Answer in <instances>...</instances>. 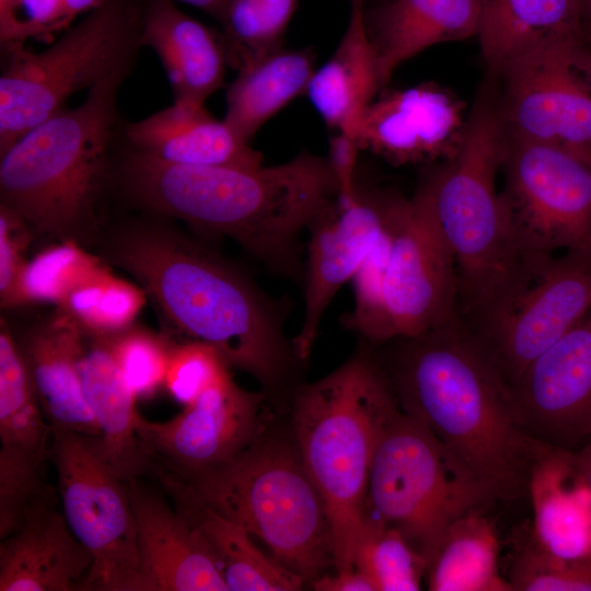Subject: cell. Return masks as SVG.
Instances as JSON below:
<instances>
[{
    "instance_id": "obj_35",
    "label": "cell",
    "mask_w": 591,
    "mask_h": 591,
    "mask_svg": "<svg viewBox=\"0 0 591 591\" xmlns=\"http://www.w3.org/2000/svg\"><path fill=\"white\" fill-rule=\"evenodd\" d=\"M355 569L363 572L375 591H417L427 563L394 528L364 515L357 542Z\"/></svg>"
},
{
    "instance_id": "obj_22",
    "label": "cell",
    "mask_w": 591,
    "mask_h": 591,
    "mask_svg": "<svg viewBox=\"0 0 591 591\" xmlns=\"http://www.w3.org/2000/svg\"><path fill=\"white\" fill-rule=\"evenodd\" d=\"M528 496L531 532L547 553L569 560L591 559V485L575 450L542 442L531 466Z\"/></svg>"
},
{
    "instance_id": "obj_3",
    "label": "cell",
    "mask_w": 591,
    "mask_h": 591,
    "mask_svg": "<svg viewBox=\"0 0 591 591\" xmlns=\"http://www.w3.org/2000/svg\"><path fill=\"white\" fill-rule=\"evenodd\" d=\"M155 218L115 229L103 247L107 260L132 275L187 340L212 347L265 390L282 389L299 358L276 304L232 264Z\"/></svg>"
},
{
    "instance_id": "obj_2",
    "label": "cell",
    "mask_w": 591,
    "mask_h": 591,
    "mask_svg": "<svg viewBox=\"0 0 591 591\" xmlns=\"http://www.w3.org/2000/svg\"><path fill=\"white\" fill-rule=\"evenodd\" d=\"M390 343L381 362L402 410L421 421L494 502L528 496L542 441L522 426L511 386L472 329L456 315Z\"/></svg>"
},
{
    "instance_id": "obj_27",
    "label": "cell",
    "mask_w": 591,
    "mask_h": 591,
    "mask_svg": "<svg viewBox=\"0 0 591 591\" xmlns=\"http://www.w3.org/2000/svg\"><path fill=\"white\" fill-rule=\"evenodd\" d=\"M381 90L364 2L350 0L346 31L331 58L315 69L306 94L329 129L352 139L364 108Z\"/></svg>"
},
{
    "instance_id": "obj_17",
    "label": "cell",
    "mask_w": 591,
    "mask_h": 591,
    "mask_svg": "<svg viewBox=\"0 0 591 591\" xmlns=\"http://www.w3.org/2000/svg\"><path fill=\"white\" fill-rule=\"evenodd\" d=\"M524 429L576 450L591 430V310L537 357L511 387Z\"/></svg>"
},
{
    "instance_id": "obj_21",
    "label": "cell",
    "mask_w": 591,
    "mask_h": 591,
    "mask_svg": "<svg viewBox=\"0 0 591 591\" xmlns=\"http://www.w3.org/2000/svg\"><path fill=\"white\" fill-rule=\"evenodd\" d=\"M83 337L73 318L57 308L16 340L53 432L99 437L82 386Z\"/></svg>"
},
{
    "instance_id": "obj_46",
    "label": "cell",
    "mask_w": 591,
    "mask_h": 591,
    "mask_svg": "<svg viewBox=\"0 0 591 591\" xmlns=\"http://www.w3.org/2000/svg\"><path fill=\"white\" fill-rule=\"evenodd\" d=\"M572 59L591 89V47L580 44L575 45L572 47Z\"/></svg>"
},
{
    "instance_id": "obj_40",
    "label": "cell",
    "mask_w": 591,
    "mask_h": 591,
    "mask_svg": "<svg viewBox=\"0 0 591 591\" xmlns=\"http://www.w3.org/2000/svg\"><path fill=\"white\" fill-rule=\"evenodd\" d=\"M230 367L212 347L196 340L172 346L164 386L183 405L230 375Z\"/></svg>"
},
{
    "instance_id": "obj_12",
    "label": "cell",
    "mask_w": 591,
    "mask_h": 591,
    "mask_svg": "<svg viewBox=\"0 0 591 591\" xmlns=\"http://www.w3.org/2000/svg\"><path fill=\"white\" fill-rule=\"evenodd\" d=\"M500 170L501 195L525 255L591 254V160L507 134Z\"/></svg>"
},
{
    "instance_id": "obj_7",
    "label": "cell",
    "mask_w": 591,
    "mask_h": 591,
    "mask_svg": "<svg viewBox=\"0 0 591 591\" xmlns=\"http://www.w3.org/2000/svg\"><path fill=\"white\" fill-rule=\"evenodd\" d=\"M173 478L259 538L306 582L334 565L327 512L294 440L259 433L229 462L187 479Z\"/></svg>"
},
{
    "instance_id": "obj_45",
    "label": "cell",
    "mask_w": 591,
    "mask_h": 591,
    "mask_svg": "<svg viewBox=\"0 0 591 591\" xmlns=\"http://www.w3.org/2000/svg\"><path fill=\"white\" fill-rule=\"evenodd\" d=\"M580 45L591 47V0H578Z\"/></svg>"
},
{
    "instance_id": "obj_18",
    "label": "cell",
    "mask_w": 591,
    "mask_h": 591,
    "mask_svg": "<svg viewBox=\"0 0 591 591\" xmlns=\"http://www.w3.org/2000/svg\"><path fill=\"white\" fill-rule=\"evenodd\" d=\"M364 108L352 139L393 165L445 162L467 126L464 104L437 83L380 91Z\"/></svg>"
},
{
    "instance_id": "obj_28",
    "label": "cell",
    "mask_w": 591,
    "mask_h": 591,
    "mask_svg": "<svg viewBox=\"0 0 591 591\" xmlns=\"http://www.w3.org/2000/svg\"><path fill=\"white\" fill-rule=\"evenodd\" d=\"M88 405L97 422L101 447L125 479L152 474L137 433L134 391L115 363L106 336L91 337L80 364Z\"/></svg>"
},
{
    "instance_id": "obj_24",
    "label": "cell",
    "mask_w": 591,
    "mask_h": 591,
    "mask_svg": "<svg viewBox=\"0 0 591 591\" xmlns=\"http://www.w3.org/2000/svg\"><path fill=\"white\" fill-rule=\"evenodd\" d=\"M92 563L62 510L51 506L0 541V591L85 590Z\"/></svg>"
},
{
    "instance_id": "obj_5",
    "label": "cell",
    "mask_w": 591,
    "mask_h": 591,
    "mask_svg": "<svg viewBox=\"0 0 591 591\" xmlns=\"http://www.w3.org/2000/svg\"><path fill=\"white\" fill-rule=\"evenodd\" d=\"M399 410L381 360L364 349L294 393L293 440L327 512L336 571L355 570L373 455Z\"/></svg>"
},
{
    "instance_id": "obj_20",
    "label": "cell",
    "mask_w": 591,
    "mask_h": 591,
    "mask_svg": "<svg viewBox=\"0 0 591 591\" xmlns=\"http://www.w3.org/2000/svg\"><path fill=\"white\" fill-rule=\"evenodd\" d=\"M485 0H385L364 8L381 89L425 49L478 36Z\"/></svg>"
},
{
    "instance_id": "obj_16",
    "label": "cell",
    "mask_w": 591,
    "mask_h": 591,
    "mask_svg": "<svg viewBox=\"0 0 591 591\" xmlns=\"http://www.w3.org/2000/svg\"><path fill=\"white\" fill-rule=\"evenodd\" d=\"M398 196L358 184L337 195L309 228L304 273V315L292 344L300 360L309 357L326 309L385 231Z\"/></svg>"
},
{
    "instance_id": "obj_25",
    "label": "cell",
    "mask_w": 591,
    "mask_h": 591,
    "mask_svg": "<svg viewBox=\"0 0 591 591\" xmlns=\"http://www.w3.org/2000/svg\"><path fill=\"white\" fill-rule=\"evenodd\" d=\"M141 44L159 57L174 102L205 104L223 85L229 66L221 33L175 2L146 0Z\"/></svg>"
},
{
    "instance_id": "obj_33",
    "label": "cell",
    "mask_w": 591,
    "mask_h": 591,
    "mask_svg": "<svg viewBox=\"0 0 591 591\" xmlns=\"http://www.w3.org/2000/svg\"><path fill=\"white\" fill-rule=\"evenodd\" d=\"M298 0H229L219 21L228 66L241 70L280 49Z\"/></svg>"
},
{
    "instance_id": "obj_41",
    "label": "cell",
    "mask_w": 591,
    "mask_h": 591,
    "mask_svg": "<svg viewBox=\"0 0 591 591\" xmlns=\"http://www.w3.org/2000/svg\"><path fill=\"white\" fill-rule=\"evenodd\" d=\"M69 28L63 0H4L0 3V43L27 39L53 42L56 34Z\"/></svg>"
},
{
    "instance_id": "obj_38",
    "label": "cell",
    "mask_w": 591,
    "mask_h": 591,
    "mask_svg": "<svg viewBox=\"0 0 591 591\" xmlns=\"http://www.w3.org/2000/svg\"><path fill=\"white\" fill-rule=\"evenodd\" d=\"M508 580L513 591H591V559L554 556L522 525L511 538Z\"/></svg>"
},
{
    "instance_id": "obj_4",
    "label": "cell",
    "mask_w": 591,
    "mask_h": 591,
    "mask_svg": "<svg viewBox=\"0 0 591 591\" xmlns=\"http://www.w3.org/2000/svg\"><path fill=\"white\" fill-rule=\"evenodd\" d=\"M118 72L36 125L0 154V201L33 233L61 241L90 230L125 142Z\"/></svg>"
},
{
    "instance_id": "obj_37",
    "label": "cell",
    "mask_w": 591,
    "mask_h": 591,
    "mask_svg": "<svg viewBox=\"0 0 591 591\" xmlns=\"http://www.w3.org/2000/svg\"><path fill=\"white\" fill-rule=\"evenodd\" d=\"M45 466L21 451L0 447V541L38 511L59 503Z\"/></svg>"
},
{
    "instance_id": "obj_1",
    "label": "cell",
    "mask_w": 591,
    "mask_h": 591,
    "mask_svg": "<svg viewBox=\"0 0 591 591\" xmlns=\"http://www.w3.org/2000/svg\"><path fill=\"white\" fill-rule=\"evenodd\" d=\"M115 187L147 215L228 236L290 278L301 273L300 234L338 195L328 157L304 151L271 166H193L161 161L126 141Z\"/></svg>"
},
{
    "instance_id": "obj_23",
    "label": "cell",
    "mask_w": 591,
    "mask_h": 591,
    "mask_svg": "<svg viewBox=\"0 0 591 591\" xmlns=\"http://www.w3.org/2000/svg\"><path fill=\"white\" fill-rule=\"evenodd\" d=\"M125 140L132 149L161 161L193 166L257 167L263 155L241 140L205 104L179 103L150 116L126 121Z\"/></svg>"
},
{
    "instance_id": "obj_10",
    "label": "cell",
    "mask_w": 591,
    "mask_h": 591,
    "mask_svg": "<svg viewBox=\"0 0 591 591\" xmlns=\"http://www.w3.org/2000/svg\"><path fill=\"white\" fill-rule=\"evenodd\" d=\"M590 310L591 254H530L497 300L472 320H461L512 387Z\"/></svg>"
},
{
    "instance_id": "obj_11",
    "label": "cell",
    "mask_w": 591,
    "mask_h": 591,
    "mask_svg": "<svg viewBox=\"0 0 591 591\" xmlns=\"http://www.w3.org/2000/svg\"><path fill=\"white\" fill-rule=\"evenodd\" d=\"M50 460L65 519L93 559L85 590L140 591L137 526L126 480L99 437L54 432Z\"/></svg>"
},
{
    "instance_id": "obj_49",
    "label": "cell",
    "mask_w": 591,
    "mask_h": 591,
    "mask_svg": "<svg viewBox=\"0 0 591 591\" xmlns=\"http://www.w3.org/2000/svg\"><path fill=\"white\" fill-rule=\"evenodd\" d=\"M589 440H591V430H590V434H589V439H588V441H589Z\"/></svg>"
},
{
    "instance_id": "obj_32",
    "label": "cell",
    "mask_w": 591,
    "mask_h": 591,
    "mask_svg": "<svg viewBox=\"0 0 591 591\" xmlns=\"http://www.w3.org/2000/svg\"><path fill=\"white\" fill-rule=\"evenodd\" d=\"M54 432L46 419L16 338L0 328V442L46 463Z\"/></svg>"
},
{
    "instance_id": "obj_29",
    "label": "cell",
    "mask_w": 591,
    "mask_h": 591,
    "mask_svg": "<svg viewBox=\"0 0 591 591\" xmlns=\"http://www.w3.org/2000/svg\"><path fill=\"white\" fill-rule=\"evenodd\" d=\"M490 78L515 56L540 46L578 44V0H485L477 36Z\"/></svg>"
},
{
    "instance_id": "obj_44",
    "label": "cell",
    "mask_w": 591,
    "mask_h": 591,
    "mask_svg": "<svg viewBox=\"0 0 591 591\" xmlns=\"http://www.w3.org/2000/svg\"><path fill=\"white\" fill-rule=\"evenodd\" d=\"M104 1L105 0H63L65 18L68 26L70 27L80 15L86 14Z\"/></svg>"
},
{
    "instance_id": "obj_34",
    "label": "cell",
    "mask_w": 591,
    "mask_h": 591,
    "mask_svg": "<svg viewBox=\"0 0 591 591\" xmlns=\"http://www.w3.org/2000/svg\"><path fill=\"white\" fill-rule=\"evenodd\" d=\"M146 294L103 265L76 286L57 308L70 315L84 335L112 336L132 326Z\"/></svg>"
},
{
    "instance_id": "obj_39",
    "label": "cell",
    "mask_w": 591,
    "mask_h": 591,
    "mask_svg": "<svg viewBox=\"0 0 591 591\" xmlns=\"http://www.w3.org/2000/svg\"><path fill=\"white\" fill-rule=\"evenodd\" d=\"M106 339L115 363L137 397L152 396L164 385L171 347L162 337L130 326Z\"/></svg>"
},
{
    "instance_id": "obj_47",
    "label": "cell",
    "mask_w": 591,
    "mask_h": 591,
    "mask_svg": "<svg viewBox=\"0 0 591 591\" xmlns=\"http://www.w3.org/2000/svg\"><path fill=\"white\" fill-rule=\"evenodd\" d=\"M173 2H183L195 7L205 13L211 15L218 22L220 21L229 0H171Z\"/></svg>"
},
{
    "instance_id": "obj_19",
    "label": "cell",
    "mask_w": 591,
    "mask_h": 591,
    "mask_svg": "<svg viewBox=\"0 0 591 591\" xmlns=\"http://www.w3.org/2000/svg\"><path fill=\"white\" fill-rule=\"evenodd\" d=\"M139 478L126 486L137 526L140 591H228L199 530Z\"/></svg>"
},
{
    "instance_id": "obj_14",
    "label": "cell",
    "mask_w": 591,
    "mask_h": 591,
    "mask_svg": "<svg viewBox=\"0 0 591 591\" xmlns=\"http://www.w3.org/2000/svg\"><path fill=\"white\" fill-rule=\"evenodd\" d=\"M577 44L529 49L496 74L509 136L566 148L591 160V89L572 59Z\"/></svg>"
},
{
    "instance_id": "obj_31",
    "label": "cell",
    "mask_w": 591,
    "mask_h": 591,
    "mask_svg": "<svg viewBox=\"0 0 591 591\" xmlns=\"http://www.w3.org/2000/svg\"><path fill=\"white\" fill-rule=\"evenodd\" d=\"M484 510L467 512L448 529L427 569L429 590L513 591L500 573V542Z\"/></svg>"
},
{
    "instance_id": "obj_30",
    "label": "cell",
    "mask_w": 591,
    "mask_h": 591,
    "mask_svg": "<svg viewBox=\"0 0 591 591\" xmlns=\"http://www.w3.org/2000/svg\"><path fill=\"white\" fill-rule=\"evenodd\" d=\"M315 71L311 49L280 48L237 71L227 89L223 120L251 143L263 125L302 93Z\"/></svg>"
},
{
    "instance_id": "obj_15",
    "label": "cell",
    "mask_w": 591,
    "mask_h": 591,
    "mask_svg": "<svg viewBox=\"0 0 591 591\" xmlns=\"http://www.w3.org/2000/svg\"><path fill=\"white\" fill-rule=\"evenodd\" d=\"M264 399L265 394L241 387L230 374L170 420L138 415L137 433L152 475L187 479L235 457L259 434Z\"/></svg>"
},
{
    "instance_id": "obj_48",
    "label": "cell",
    "mask_w": 591,
    "mask_h": 591,
    "mask_svg": "<svg viewBox=\"0 0 591 591\" xmlns=\"http://www.w3.org/2000/svg\"><path fill=\"white\" fill-rule=\"evenodd\" d=\"M580 470L591 485V440L575 450Z\"/></svg>"
},
{
    "instance_id": "obj_50",
    "label": "cell",
    "mask_w": 591,
    "mask_h": 591,
    "mask_svg": "<svg viewBox=\"0 0 591 591\" xmlns=\"http://www.w3.org/2000/svg\"><path fill=\"white\" fill-rule=\"evenodd\" d=\"M4 0H0V3H2Z\"/></svg>"
},
{
    "instance_id": "obj_9",
    "label": "cell",
    "mask_w": 591,
    "mask_h": 591,
    "mask_svg": "<svg viewBox=\"0 0 591 591\" xmlns=\"http://www.w3.org/2000/svg\"><path fill=\"white\" fill-rule=\"evenodd\" d=\"M493 502L429 429L401 408L375 449L364 515L399 531L428 569L451 524Z\"/></svg>"
},
{
    "instance_id": "obj_36",
    "label": "cell",
    "mask_w": 591,
    "mask_h": 591,
    "mask_svg": "<svg viewBox=\"0 0 591 591\" xmlns=\"http://www.w3.org/2000/svg\"><path fill=\"white\" fill-rule=\"evenodd\" d=\"M103 266L74 240L62 241L38 253L23 266L10 308L35 303L60 305L69 292Z\"/></svg>"
},
{
    "instance_id": "obj_13",
    "label": "cell",
    "mask_w": 591,
    "mask_h": 591,
    "mask_svg": "<svg viewBox=\"0 0 591 591\" xmlns=\"http://www.w3.org/2000/svg\"><path fill=\"white\" fill-rule=\"evenodd\" d=\"M459 313L453 255L424 202L399 197L371 344L410 338Z\"/></svg>"
},
{
    "instance_id": "obj_42",
    "label": "cell",
    "mask_w": 591,
    "mask_h": 591,
    "mask_svg": "<svg viewBox=\"0 0 591 591\" xmlns=\"http://www.w3.org/2000/svg\"><path fill=\"white\" fill-rule=\"evenodd\" d=\"M34 233L14 212L0 205V302L10 308L24 255Z\"/></svg>"
},
{
    "instance_id": "obj_6",
    "label": "cell",
    "mask_w": 591,
    "mask_h": 591,
    "mask_svg": "<svg viewBox=\"0 0 591 591\" xmlns=\"http://www.w3.org/2000/svg\"><path fill=\"white\" fill-rule=\"evenodd\" d=\"M506 135L498 105L482 97L456 153L415 193L453 255L464 321L510 287L525 258L496 184Z\"/></svg>"
},
{
    "instance_id": "obj_8",
    "label": "cell",
    "mask_w": 591,
    "mask_h": 591,
    "mask_svg": "<svg viewBox=\"0 0 591 591\" xmlns=\"http://www.w3.org/2000/svg\"><path fill=\"white\" fill-rule=\"evenodd\" d=\"M146 0H105L38 53L1 45L0 154L67 107L68 100L118 73L131 72L142 48Z\"/></svg>"
},
{
    "instance_id": "obj_26",
    "label": "cell",
    "mask_w": 591,
    "mask_h": 591,
    "mask_svg": "<svg viewBox=\"0 0 591 591\" xmlns=\"http://www.w3.org/2000/svg\"><path fill=\"white\" fill-rule=\"evenodd\" d=\"M171 502L199 530L207 542L228 591H297L305 580L276 558H269L235 521L199 501L182 483L157 476Z\"/></svg>"
},
{
    "instance_id": "obj_43",
    "label": "cell",
    "mask_w": 591,
    "mask_h": 591,
    "mask_svg": "<svg viewBox=\"0 0 591 591\" xmlns=\"http://www.w3.org/2000/svg\"><path fill=\"white\" fill-rule=\"evenodd\" d=\"M317 591H375L372 581L358 569L336 571L335 575H322L311 582Z\"/></svg>"
}]
</instances>
